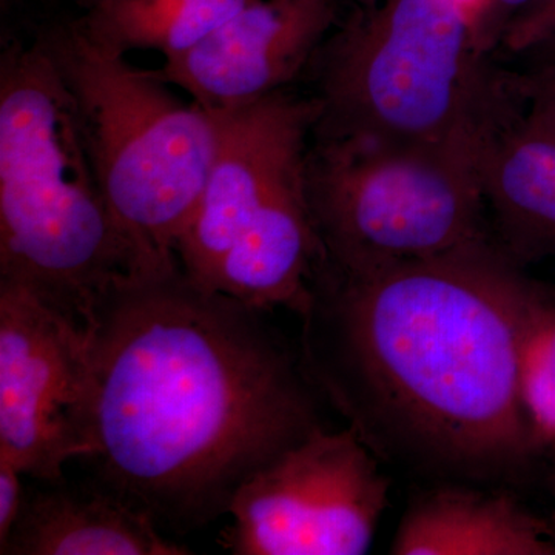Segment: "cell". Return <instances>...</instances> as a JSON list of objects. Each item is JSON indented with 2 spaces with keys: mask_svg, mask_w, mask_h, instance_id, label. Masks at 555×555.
Returning a JSON list of instances; mask_svg holds the SVG:
<instances>
[{
  "mask_svg": "<svg viewBox=\"0 0 555 555\" xmlns=\"http://www.w3.org/2000/svg\"><path fill=\"white\" fill-rule=\"evenodd\" d=\"M261 312L181 264L122 276L98 305L89 459L178 534L229 514L248 478L323 429L315 387Z\"/></svg>",
  "mask_w": 555,
  "mask_h": 555,
  "instance_id": "obj_1",
  "label": "cell"
},
{
  "mask_svg": "<svg viewBox=\"0 0 555 555\" xmlns=\"http://www.w3.org/2000/svg\"><path fill=\"white\" fill-rule=\"evenodd\" d=\"M531 292L483 240L361 272L323 259L299 315L302 367L378 459L499 480L534 440L518 389Z\"/></svg>",
  "mask_w": 555,
  "mask_h": 555,
  "instance_id": "obj_2",
  "label": "cell"
},
{
  "mask_svg": "<svg viewBox=\"0 0 555 555\" xmlns=\"http://www.w3.org/2000/svg\"><path fill=\"white\" fill-rule=\"evenodd\" d=\"M141 264L107 199L72 96L35 39L0 54V281L89 332L101 298Z\"/></svg>",
  "mask_w": 555,
  "mask_h": 555,
  "instance_id": "obj_3",
  "label": "cell"
},
{
  "mask_svg": "<svg viewBox=\"0 0 555 555\" xmlns=\"http://www.w3.org/2000/svg\"><path fill=\"white\" fill-rule=\"evenodd\" d=\"M72 96L83 144L141 273L179 264L177 247L221 142V115L182 102L156 69L91 40L79 17L33 35Z\"/></svg>",
  "mask_w": 555,
  "mask_h": 555,
  "instance_id": "obj_4",
  "label": "cell"
},
{
  "mask_svg": "<svg viewBox=\"0 0 555 555\" xmlns=\"http://www.w3.org/2000/svg\"><path fill=\"white\" fill-rule=\"evenodd\" d=\"M476 30L449 0H379L310 64L312 139L440 142L502 120Z\"/></svg>",
  "mask_w": 555,
  "mask_h": 555,
  "instance_id": "obj_5",
  "label": "cell"
},
{
  "mask_svg": "<svg viewBox=\"0 0 555 555\" xmlns=\"http://www.w3.org/2000/svg\"><path fill=\"white\" fill-rule=\"evenodd\" d=\"M492 131L440 142L313 139L306 193L324 261L361 272L483 240L481 155Z\"/></svg>",
  "mask_w": 555,
  "mask_h": 555,
  "instance_id": "obj_6",
  "label": "cell"
},
{
  "mask_svg": "<svg viewBox=\"0 0 555 555\" xmlns=\"http://www.w3.org/2000/svg\"><path fill=\"white\" fill-rule=\"evenodd\" d=\"M378 460L350 427L317 430L241 486L222 545L236 555L366 554L389 500Z\"/></svg>",
  "mask_w": 555,
  "mask_h": 555,
  "instance_id": "obj_7",
  "label": "cell"
},
{
  "mask_svg": "<svg viewBox=\"0 0 555 555\" xmlns=\"http://www.w3.org/2000/svg\"><path fill=\"white\" fill-rule=\"evenodd\" d=\"M89 332L27 288L0 281V459L62 483L90 456Z\"/></svg>",
  "mask_w": 555,
  "mask_h": 555,
  "instance_id": "obj_8",
  "label": "cell"
},
{
  "mask_svg": "<svg viewBox=\"0 0 555 555\" xmlns=\"http://www.w3.org/2000/svg\"><path fill=\"white\" fill-rule=\"evenodd\" d=\"M218 115L217 158L177 247L182 270L210 291L219 262L255 214L305 167L318 105L286 89Z\"/></svg>",
  "mask_w": 555,
  "mask_h": 555,
  "instance_id": "obj_9",
  "label": "cell"
},
{
  "mask_svg": "<svg viewBox=\"0 0 555 555\" xmlns=\"http://www.w3.org/2000/svg\"><path fill=\"white\" fill-rule=\"evenodd\" d=\"M337 24L335 0H255L156 72L208 112H233L286 90Z\"/></svg>",
  "mask_w": 555,
  "mask_h": 555,
  "instance_id": "obj_10",
  "label": "cell"
},
{
  "mask_svg": "<svg viewBox=\"0 0 555 555\" xmlns=\"http://www.w3.org/2000/svg\"><path fill=\"white\" fill-rule=\"evenodd\" d=\"M321 259L305 164L276 189L229 248L211 288L251 308H287L301 315Z\"/></svg>",
  "mask_w": 555,
  "mask_h": 555,
  "instance_id": "obj_11",
  "label": "cell"
},
{
  "mask_svg": "<svg viewBox=\"0 0 555 555\" xmlns=\"http://www.w3.org/2000/svg\"><path fill=\"white\" fill-rule=\"evenodd\" d=\"M25 499L2 555H184L149 514L108 489L57 486Z\"/></svg>",
  "mask_w": 555,
  "mask_h": 555,
  "instance_id": "obj_12",
  "label": "cell"
},
{
  "mask_svg": "<svg viewBox=\"0 0 555 555\" xmlns=\"http://www.w3.org/2000/svg\"><path fill=\"white\" fill-rule=\"evenodd\" d=\"M550 553L539 526L505 494L441 486L412 502L393 555H532Z\"/></svg>",
  "mask_w": 555,
  "mask_h": 555,
  "instance_id": "obj_13",
  "label": "cell"
},
{
  "mask_svg": "<svg viewBox=\"0 0 555 555\" xmlns=\"http://www.w3.org/2000/svg\"><path fill=\"white\" fill-rule=\"evenodd\" d=\"M485 201L517 254L555 244V139L524 127L520 118L502 122L481 155Z\"/></svg>",
  "mask_w": 555,
  "mask_h": 555,
  "instance_id": "obj_14",
  "label": "cell"
},
{
  "mask_svg": "<svg viewBox=\"0 0 555 555\" xmlns=\"http://www.w3.org/2000/svg\"><path fill=\"white\" fill-rule=\"evenodd\" d=\"M255 0H108L79 16L87 35L109 54L152 50L164 61L195 47Z\"/></svg>",
  "mask_w": 555,
  "mask_h": 555,
  "instance_id": "obj_15",
  "label": "cell"
},
{
  "mask_svg": "<svg viewBox=\"0 0 555 555\" xmlns=\"http://www.w3.org/2000/svg\"><path fill=\"white\" fill-rule=\"evenodd\" d=\"M518 389L532 438H555V315L534 292L521 317Z\"/></svg>",
  "mask_w": 555,
  "mask_h": 555,
  "instance_id": "obj_16",
  "label": "cell"
},
{
  "mask_svg": "<svg viewBox=\"0 0 555 555\" xmlns=\"http://www.w3.org/2000/svg\"><path fill=\"white\" fill-rule=\"evenodd\" d=\"M517 91L528 102L520 118L526 129L555 139V72H531L518 79Z\"/></svg>",
  "mask_w": 555,
  "mask_h": 555,
  "instance_id": "obj_17",
  "label": "cell"
},
{
  "mask_svg": "<svg viewBox=\"0 0 555 555\" xmlns=\"http://www.w3.org/2000/svg\"><path fill=\"white\" fill-rule=\"evenodd\" d=\"M555 36V0H537L511 22L500 38L507 53L520 56L525 51Z\"/></svg>",
  "mask_w": 555,
  "mask_h": 555,
  "instance_id": "obj_18",
  "label": "cell"
},
{
  "mask_svg": "<svg viewBox=\"0 0 555 555\" xmlns=\"http://www.w3.org/2000/svg\"><path fill=\"white\" fill-rule=\"evenodd\" d=\"M22 476L24 473L20 467L9 460L0 459V546L9 540L11 529L27 499Z\"/></svg>",
  "mask_w": 555,
  "mask_h": 555,
  "instance_id": "obj_19",
  "label": "cell"
},
{
  "mask_svg": "<svg viewBox=\"0 0 555 555\" xmlns=\"http://www.w3.org/2000/svg\"><path fill=\"white\" fill-rule=\"evenodd\" d=\"M535 2L537 0H494L491 17H489L488 25H486L483 36L485 53L489 50V47L500 42L507 25Z\"/></svg>",
  "mask_w": 555,
  "mask_h": 555,
  "instance_id": "obj_20",
  "label": "cell"
},
{
  "mask_svg": "<svg viewBox=\"0 0 555 555\" xmlns=\"http://www.w3.org/2000/svg\"><path fill=\"white\" fill-rule=\"evenodd\" d=\"M449 2L454 3L456 9L462 11L463 16L473 25L474 30H476L478 46L485 53L483 36L486 25H488L489 17H491L494 0H449Z\"/></svg>",
  "mask_w": 555,
  "mask_h": 555,
  "instance_id": "obj_21",
  "label": "cell"
},
{
  "mask_svg": "<svg viewBox=\"0 0 555 555\" xmlns=\"http://www.w3.org/2000/svg\"><path fill=\"white\" fill-rule=\"evenodd\" d=\"M520 56L531 62L532 72H555V36L525 51Z\"/></svg>",
  "mask_w": 555,
  "mask_h": 555,
  "instance_id": "obj_22",
  "label": "cell"
},
{
  "mask_svg": "<svg viewBox=\"0 0 555 555\" xmlns=\"http://www.w3.org/2000/svg\"><path fill=\"white\" fill-rule=\"evenodd\" d=\"M73 3H75L76 7L82 13H87V11H91L94 9H98V7L104 5L105 2H108V0H72Z\"/></svg>",
  "mask_w": 555,
  "mask_h": 555,
  "instance_id": "obj_23",
  "label": "cell"
},
{
  "mask_svg": "<svg viewBox=\"0 0 555 555\" xmlns=\"http://www.w3.org/2000/svg\"><path fill=\"white\" fill-rule=\"evenodd\" d=\"M358 5H361V9H371V7L377 5L379 0H356Z\"/></svg>",
  "mask_w": 555,
  "mask_h": 555,
  "instance_id": "obj_24",
  "label": "cell"
},
{
  "mask_svg": "<svg viewBox=\"0 0 555 555\" xmlns=\"http://www.w3.org/2000/svg\"><path fill=\"white\" fill-rule=\"evenodd\" d=\"M14 2H16V0H0V5H2L3 13H5L7 10H10L11 7L14 5Z\"/></svg>",
  "mask_w": 555,
  "mask_h": 555,
  "instance_id": "obj_25",
  "label": "cell"
}]
</instances>
